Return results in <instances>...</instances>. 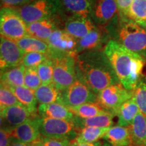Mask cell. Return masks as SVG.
Wrapping results in <instances>:
<instances>
[{"instance_id": "cell-1", "label": "cell", "mask_w": 146, "mask_h": 146, "mask_svg": "<svg viewBox=\"0 0 146 146\" xmlns=\"http://www.w3.org/2000/svg\"><path fill=\"white\" fill-rule=\"evenodd\" d=\"M77 78L98 94L106 87L120 83L104 50L87 51L76 55Z\"/></svg>"}, {"instance_id": "cell-2", "label": "cell", "mask_w": 146, "mask_h": 146, "mask_svg": "<svg viewBox=\"0 0 146 146\" xmlns=\"http://www.w3.org/2000/svg\"><path fill=\"white\" fill-rule=\"evenodd\" d=\"M104 51L121 85L133 91L142 75L145 60L114 39L109 40Z\"/></svg>"}, {"instance_id": "cell-3", "label": "cell", "mask_w": 146, "mask_h": 146, "mask_svg": "<svg viewBox=\"0 0 146 146\" xmlns=\"http://www.w3.org/2000/svg\"><path fill=\"white\" fill-rule=\"evenodd\" d=\"M123 46L146 62V26L120 14L117 39Z\"/></svg>"}, {"instance_id": "cell-4", "label": "cell", "mask_w": 146, "mask_h": 146, "mask_svg": "<svg viewBox=\"0 0 146 146\" xmlns=\"http://www.w3.org/2000/svg\"><path fill=\"white\" fill-rule=\"evenodd\" d=\"M16 9L27 25L61 14L58 0H32Z\"/></svg>"}, {"instance_id": "cell-5", "label": "cell", "mask_w": 146, "mask_h": 146, "mask_svg": "<svg viewBox=\"0 0 146 146\" xmlns=\"http://www.w3.org/2000/svg\"><path fill=\"white\" fill-rule=\"evenodd\" d=\"M76 56L74 54H62L52 56L54 68L52 83L60 91H64L77 79Z\"/></svg>"}, {"instance_id": "cell-6", "label": "cell", "mask_w": 146, "mask_h": 146, "mask_svg": "<svg viewBox=\"0 0 146 146\" xmlns=\"http://www.w3.org/2000/svg\"><path fill=\"white\" fill-rule=\"evenodd\" d=\"M0 31L1 36L14 41L28 35L27 23L14 8H1Z\"/></svg>"}, {"instance_id": "cell-7", "label": "cell", "mask_w": 146, "mask_h": 146, "mask_svg": "<svg viewBox=\"0 0 146 146\" xmlns=\"http://www.w3.org/2000/svg\"><path fill=\"white\" fill-rule=\"evenodd\" d=\"M39 129L42 137L73 141L78 135V130L72 120L40 117Z\"/></svg>"}, {"instance_id": "cell-8", "label": "cell", "mask_w": 146, "mask_h": 146, "mask_svg": "<svg viewBox=\"0 0 146 146\" xmlns=\"http://www.w3.org/2000/svg\"><path fill=\"white\" fill-rule=\"evenodd\" d=\"M133 97V91L126 89L121 83L106 87L97 94V102L102 108L116 115L118 108Z\"/></svg>"}, {"instance_id": "cell-9", "label": "cell", "mask_w": 146, "mask_h": 146, "mask_svg": "<svg viewBox=\"0 0 146 146\" xmlns=\"http://www.w3.org/2000/svg\"><path fill=\"white\" fill-rule=\"evenodd\" d=\"M96 102L97 94L78 78L68 88L61 91L58 101L68 108Z\"/></svg>"}, {"instance_id": "cell-10", "label": "cell", "mask_w": 146, "mask_h": 146, "mask_svg": "<svg viewBox=\"0 0 146 146\" xmlns=\"http://www.w3.org/2000/svg\"><path fill=\"white\" fill-rule=\"evenodd\" d=\"M78 39L68 34L64 29L58 28L54 31L46 41L50 48L49 56L74 54L77 45Z\"/></svg>"}, {"instance_id": "cell-11", "label": "cell", "mask_w": 146, "mask_h": 146, "mask_svg": "<svg viewBox=\"0 0 146 146\" xmlns=\"http://www.w3.org/2000/svg\"><path fill=\"white\" fill-rule=\"evenodd\" d=\"M25 52L16 41L1 36L0 42V68L1 72L22 64Z\"/></svg>"}, {"instance_id": "cell-12", "label": "cell", "mask_w": 146, "mask_h": 146, "mask_svg": "<svg viewBox=\"0 0 146 146\" xmlns=\"http://www.w3.org/2000/svg\"><path fill=\"white\" fill-rule=\"evenodd\" d=\"M31 112L21 104L1 110V128L11 131L14 128L38 116Z\"/></svg>"}, {"instance_id": "cell-13", "label": "cell", "mask_w": 146, "mask_h": 146, "mask_svg": "<svg viewBox=\"0 0 146 146\" xmlns=\"http://www.w3.org/2000/svg\"><path fill=\"white\" fill-rule=\"evenodd\" d=\"M119 12L116 0H94L91 16L98 27H105L117 16Z\"/></svg>"}, {"instance_id": "cell-14", "label": "cell", "mask_w": 146, "mask_h": 146, "mask_svg": "<svg viewBox=\"0 0 146 146\" xmlns=\"http://www.w3.org/2000/svg\"><path fill=\"white\" fill-rule=\"evenodd\" d=\"M39 116L25 122L10 131L11 136L27 143H34L41 139L39 129Z\"/></svg>"}, {"instance_id": "cell-15", "label": "cell", "mask_w": 146, "mask_h": 146, "mask_svg": "<svg viewBox=\"0 0 146 146\" xmlns=\"http://www.w3.org/2000/svg\"><path fill=\"white\" fill-rule=\"evenodd\" d=\"M60 13L68 17L90 18L94 0H58Z\"/></svg>"}, {"instance_id": "cell-16", "label": "cell", "mask_w": 146, "mask_h": 146, "mask_svg": "<svg viewBox=\"0 0 146 146\" xmlns=\"http://www.w3.org/2000/svg\"><path fill=\"white\" fill-rule=\"evenodd\" d=\"M97 25L91 18L69 17L64 24V29L76 39L84 37Z\"/></svg>"}, {"instance_id": "cell-17", "label": "cell", "mask_w": 146, "mask_h": 146, "mask_svg": "<svg viewBox=\"0 0 146 146\" xmlns=\"http://www.w3.org/2000/svg\"><path fill=\"white\" fill-rule=\"evenodd\" d=\"M106 42V32L97 26L86 36L78 39L75 53L76 55L87 51L99 50Z\"/></svg>"}, {"instance_id": "cell-18", "label": "cell", "mask_w": 146, "mask_h": 146, "mask_svg": "<svg viewBox=\"0 0 146 146\" xmlns=\"http://www.w3.org/2000/svg\"><path fill=\"white\" fill-rule=\"evenodd\" d=\"M58 18H48L27 25L28 35L47 41L56 29L59 28Z\"/></svg>"}, {"instance_id": "cell-19", "label": "cell", "mask_w": 146, "mask_h": 146, "mask_svg": "<svg viewBox=\"0 0 146 146\" xmlns=\"http://www.w3.org/2000/svg\"><path fill=\"white\" fill-rule=\"evenodd\" d=\"M38 115L41 118H50L56 119L72 120L74 114L68 107L59 102L40 104L37 109Z\"/></svg>"}, {"instance_id": "cell-20", "label": "cell", "mask_w": 146, "mask_h": 146, "mask_svg": "<svg viewBox=\"0 0 146 146\" xmlns=\"http://www.w3.org/2000/svg\"><path fill=\"white\" fill-rule=\"evenodd\" d=\"M111 146H131L133 145L129 127L123 126L111 127L107 131L104 138Z\"/></svg>"}, {"instance_id": "cell-21", "label": "cell", "mask_w": 146, "mask_h": 146, "mask_svg": "<svg viewBox=\"0 0 146 146\" xmlns=\"http://www.w3.org/2000/svg\"><path fill=\"white\" fill-rule=\"evenodd\" d=\"M116 115L112 113H106L93 116L91 118H82L74 116L72 118L78 132L80 129L85 127H98L102 128H110L113 125V119Z\"/></svg>"}, {"instance_id": "cell-22", "label": "cell", "mask_w": 146, "mask_h": 146, "mask_svg": "<svg viewBox=\"0 0 146 146\" xmlns=\"http://www.w3.org/2000/svg\"><path fill=\"white\" fill-rule=\"evenodd\" d=\"M139 112V108L135 100L132 97L124 102L116 110V116L118 117V125L129 127Z\"/></svg>"}, {"instance_id": "cell-23", "label": "cell", "mask_w": 146, "mask_h": 146, "mask_svg": "<svg viewBox=\"0 0 146 146\" xmlns=\"http://www.w3.org/2000/svg\"><path fill=\"white\" fill-rule=\"evenodd\" d=\"M129 127L133 144L135 146H146V116L139 112Z\"/></svg>"}, {"instance_id": "cell-24", "label": "cell", "mask_w": 146, "mask_h": 146, "mask_svg": "<svg viewBox=\"0 0 146 146\" xmlns=\"http://www.w3.org/2000/svg\"><path fill=\"white\" fill-rule=\"evenodd\" d=\"M25 70L23 65L16 66L1 72V83L10 87L25 85Z\"/></svg>"}, {"instance_id": "cell-25", "label": "cell", "mask_w": 146, "mask_h": 146, "mask_svg": "<svg viewBox=\"0 0 146 146\" xmlns=\"http://www.w3.org/2000/svg\"><path fill=\"white\" fill-rule=\"evenodd\" d=\"M12 91L15 94L18 101L22 105L26 107L27 109L34 114H36L37 109L36 108V101L35 90L29 88L24 85L15 87H10Z\"/></svg>"}, {"instance_id": "cell-26", "label": "cell", "mask_w": 146, "mask_h": 146, "mask_svg": "<svg viewBox=\"0 0 146 146\" xmlns=\"http://www.w3.org/2000/svg\"><path fill=\"white\" fill-rule=\"evenodd\" d=\"M36 101L39 104H49L58 102L61 91L58 90L54 84H41L35 91Z\"/></svg>"}, {"instance_id": "cell-27", "label": "cell", "mask_w": 146, "mask_h": 146, "mask_svg": "<svg viewBox=\"0 0 146 146\" xmlns=\"http://www.w3.org/2000/svg\"><path fill=\"white\" fill-rule=\"evenodd\" d=\"M25 53L40 52L50 54V48L46 41L27 35L16 41Z\"/></svg>"}, {"instance_id": "cell-28", "label": "cell", "mask_w": 146, "mask_h": 146, "mask_svg": "<svg viewBox=\"0 0 146 146\" xmlns=\"http://www.w3.org/2000/svg\"><path fill=\"white\" fill-rule=\"evenodd\" d=\"M109 128L85 127L80 129L78 135L72 141L76 143H94L104 138Z\"/></svg>"}, {"instance_id": "cell-29", "label": "cell", "mask_w": 146, "mask_h": 146, "mask_svg": "<svg viewBox=\"0 0 146 146\" xmlns=\"http://www.w3.org/2000/svg\"><path fill=\"white\" fill-rule=\"evenodd\" d=\"M68 109L74 114V116L82 118H91L93 116L108 112L104 108H102L96 102H89V103L83 104L77 106L68 108Z\"/></svg>"}, {"instance_id": "cell-30", "label": "cell", "mask_w": 146, "mask_h": 146, "mask_svg": "<svg viewBox=\"0 0 146 146\" xmlns=\"http://www.w3.org/2000/svg\"><path fill=\"white\" fill-rule=\"evenodd\" d=\"M125 16L146 26V0H134Z\"/></svg>"}, {"instance_id": "cell-31", "label": "cell", "mask_w": 146, "mask_h": 146, "mask_svg": "<svg viewBox=\"0 0 146 146\" xmlns=\"http://www.w3.org/2000/svg\"><path fill=\"white\" fill-rule=\"evenodd\" d=\"M133 98L135 100L140 112L146 116V76L143 74L133 90Z\"/></svg>"}, {"instance_id": "cell-32", "label": "cell", "mask_w": 146, "mask_h": 146, "mask_svg": "<svg viewBox=\"0 0 146 146\" xmlns=\"http://www.w3.org/2000/svg\"><path fill=\"white\" fill-rule=\"evenodd\" d=\"M54 68V60L50 56L39 65L37 67V71L42 84L52 83Z\"/></svg>"}, {"instance_id": "cell-33", "label": "cell", "mask_w": 146, "mask_h": 146, "mask_svg": "<svg viewBox=\"0 0 146 146\" xmlns=\"http://www.w3.org/2000/svg\"><path fill=\"white\" fill-rule=\"evenodd\" d=\"M21 104L10 87L1 83L0 87V108L3 110L6 108Z\"/></svg>"}, {"instance_id": "cell-34", "label": "cell", "mask_w": 146, "mask_h": 146, "mask_svg": "<svg viewBox=\"0 0 146 146\" xmlns=\"http://www.w3.org/2000/svg\"><path fill=\"white\" fill-rule=\"evenodd\" d=\"M50 56L48 54L40 52H27L24 55L22 65L25 68H37L39 65L47 59Z\"/></svg>"}, {"instance_id": "cell-35", "label": "cell", "mask_w": 146, "mask_h": 146, "mask_svg": "<svg viewBox=\"0 0 146 146\" xmlns=\"http://www.w3.org/2000/svg\"><path fill=\"white\" fill-rule=\"evenodd\" d=\"M42 84L38 74L37 68H25V85L35 91Z\"/></svg>"}, {"instance_id": "cell-36", "label": "cell", "mask_w": 146, "mask_h": 146, "mask_svg": "<svg viewBox=\"0 0 146 146\" xmlns=\"http://www.w3.org/2000/svg\"><path fill=\"white\" fill-rule=\"evenodd\" d=\"M41 142L43 146H71L72 141L68 139L41 137Z\"/></svg>"}, {"instance_id": "cell-37", "label": "cell", "mask_w": 146, "mask_h": 146, "mask_svg": "<svg viewBox=\"0 0 146 146\" xmlns=\"http://www.w3.org/2000/svg\"><path fill=\"white\" fill-rule=\"evenodd\" d=\"M32 0H1L2 7L17 8L27 4Z\"/></svg>"}, {"instance_id": "cell-38", "label": "cell", "mask_w": 146, "mask_h": 146, "mask_svg": "<svg viewBox=\"0 0 146 146\" xmlns=\"http://www.w3.org/2000/svg\"><path fill=\"white\" fill-rule=\"evenodd\" d=\"M12 136L10 131L1 128L0 131V146H8Z\"/></svg>"}, {"instance_id": "cell-39", "label": "cell", "mask_w": 146, "mask_h": 146, "mask_svg": "<svg viewBox=\"0 0 146 146\" xmlns=\"http://www.w3.org/2000/svg\"><path fill=\"white\" fill-rule=\"evenodd\" d=\"M133 1L134 0H116L120 14L126 15Z\"/></svg>"}, {"instance_id": "cell-40", "label": "cell", "mask_w": 146, "mask_h": 146, "mask_svg": "<svg viewBox=\"0 0 146 146\" xmlns=\"http://www.w3.org/2000/svg\"><path fill=\"white\" fill-rule=\"evenodd\" d=\"M8 146H34V143H27L16 139L13 137L11 139L10 143Z\"/></svg>"}, {"instance_id": "cell-41", "label": "cell", "mask_w": 146, "mask_h": 146, "mask_svg": "<svg viewBox=\"0 0 146 146\" xmlns=\"http://www.w3.org/2000/svg\"><path fill=\"white\" fill-rule=\"evenodd\" d=\"M103 145V143L102 142L97 141L94 142V143H76V142H74L72 141V145L71 146H102Z\"/></svg>"}, {"instance_id": "cell-42", "label": "cell", "mask_w": 146, "mask_h": 146, "mask_svg": "<svg viewBox=\"0 0 146 146\" xmlns=\"http://www.w3.org/2000/svg\"><path fill=\"white\" fill-rule=\"evenodd\" d=\"M34 146H43L42 145L41 142V139L39 140V141L35 142V143H34Z\"/></svg>"}, {"instance_id": "cell-43", "label": "cell", "mask_w": 146, "mask_h": 146, "mask_svg": "<svg viewBox=\"0 0 146 146\" xmlns=\"http://www.w3.org/2000/svg\"><path fill=\"white\" fill-rule=\"evenodd\" d=\"M102 146H111L108 143H103V145Z\"/></svg>"}]
</instances>
